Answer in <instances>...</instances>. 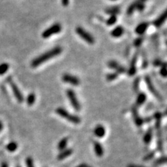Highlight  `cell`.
Wrapping results in <instances>:
<instances>
[{"label":"cell","mask_w":167,"mask_h":167,"mask_svg":"<svg viewBox=\"0 0 167 167\" xmlns=\"http://www.w3.org/2000/svg\"><path fill=\"white\" fill-rule=\"evenodd\" d=\"M61 52H62V48L61 47L57 46L54 47L53 49L47 51V52L41 54L38 57L36 58L34 60H33L32 63H31V66L33 68H36L37 66H40V64L46 62V61L49 60V59L57 57L59 54H60Z\"/></svg>","instance_id":"obj_1"},{"label":"cell","mask_w":167,"mask_h":167,"mask_svg":"<svg viewBox=\"0 0 167 167\" xmlns=\"http://www.w3.org/2000/svg\"><path fill=\"white\" fill-rule=\"evenodd\" d=\"M57 114H59L60 116H61L64 118L66 119L68 121H70V123L73 124H79L80 123L81 119L79 118L77 116L73 115V114H70L69 112H68L66 109L63 108H58L56 110Z\"/></svg>","instance_id":"obj_2"},{"label":"cell","mask_w":167,"mask_h":167,"mask_svg":"<svg viewBox=\"0 0 167 167\" xmlns=\"http://www.w3.org/2000/svg\"><path fill=\"white\" fill-rule=\"evenodd\" d=\"M76 33L87 43L89 44H94L95 43V39L92 35L82 27H77L76 28Z\"/></svg>","instance_id":"obj_3"},{"label":"cell","mask_w":167,"mask_h":167,"mask_svg":"<svg viewBox=\"0 0 167 167\" xmlns=\"http://www.w3.org/2000/svg\"><path fill=\"white\" fill-rule=\"evenodd\" d=\"M66 94L73 108L75 109V110L80 111L81 109L80 104L79 103L78 100H77L75 91L72 90V89H68V90H67L66 91Z\"/></svg>","instance_id":"obj_4"},{"label":"cell","mask_w":167,"mask_h":167,"mask_svg":"<svg viewBox=\"0 0 167 167\" xmlns=\"http://www.w3.org/2000/svg\"><path fill=\"white\" fill-rule=\"evenodd\" d=\"M61 31V26L60 24L56 23L53 24L52 26H51L50 27H49L48 29H46L42 34V36L43 38H47L50 37L51 36L54 34H57V33H59Z\"/></svg>","instance_id":"obj_5"},{"label":"cell","mask_w":167,"mask_h":167,"mask_svg":"<svg viewBox=\"0 0 167 167\" xmlns=\"http://www.w3.org/2000/svg\"><path fill=\"white\" fill-rule=\"evenodd\" d=\"M145 81H146V83L147 84V87L148 89V90L152 94L153 96L155 97L156 98H157L158 100H159V101H162V98H161V96H160V94H159V92L156 90L153 84H152V81H151L150 77L146 76L145 77Z\"/></svg>","instance_id":"obj_6"},{"label":"cell","mask_w":167,"mask_h":167,"mask_svg":"<svg viewBox=\"0 0 167 167\" xmlns=\"http://www.w3.org/2000/svg\"><path fill=\"white\" fill-rule=\"evenodd\" d=\"M8 82H9L10 87H11L12 88V90H13V94L14 95H15V97L17 98V101L20 103H22V102L24 101V98H23V96H22V94H21L20 91L19 90L18 87L15 85V84L14 83L12 80H8Z\"/></svg>","instance_id":"obj_7"},{"label":"cell","mask_w":167,"mask_h":167,"mask_svg":"<svg viewBox=\"0 0 167 167\" xmlns=\"http://www.w3.org/2000/svg\"><path fill=\"white\" fill-rule=\"evenodd\" d=\"M63 81L66 83H69L73 86H78L80 84V80L77 77L70 75V74H65L62 77Z\"/></svg>","instance_id":"obj_8"},{"label":"cell","mask_w":167,"mask_h":167,"mask_svg":"<svg viewBox=\"0 0 167 167\" xmlns=\"http://www.w3.org/2000/svg\"><path fill=\"white\" fill-rule=\"evenodd\" d=\"M107 65H108V66L110 68L115 70L118 74L125 73L126 71L125 68L123 66H122L121 65L119 64L118 63H117L116 61H109Z\"/></svg>","instance_id":"obj_9"},{"label":"cell","mask_w":167,"mask_h":167,"mask_svg":"<svg viewBox=\"0 0 167 167\" xmlns=\"http://www.w3.org/2000/svg\"><path fill=\"white\" fill-rule=\"evenodd\" d=\"M167 19V9H166L162 13L159 15V17L157 19H156L154 21L153 24L156 27H159L164 24V22Z\"/></svg>","instance_id":"obj_10"},{"label":"cell","mask_w":167,"mask_h":167,"mask_svg":"<svg viewBox=\"0 0 167 167\" xmlns=\"http://www.w3.org/2000/svg\"><path fill=\"white\" fill-rule=\"evenodd\" d=\"M137 54H135L132 58L130 64V67L129 70H128V75L130 76H133L136 74L137 72Z\"/></svg>","instance_id":"obj_11"},{"label":"cell","mask_w":167,"mask_h":167,"mask_svg":"<svg viewBox=\"0 0 167 167\" xmlns=\"http://www.w3.org/2000/svg\"><path fill=\"white\" fill-rule=\"evenodd\" d=\"M132 114H133V117H134V120L135 123L137 126L141 125L143 123V120L140 117V116L139 115L138 112H137V107H134L132 109Z\"/></svg>","instance_id":"obj_12"},{"label":"cell","mask_w":167,"mask_h":167,"mask_svg":"<svg viewBox=\"0 0 167 167\" xmlns=\"http://www.w3.org/2000/svg\"><path fill=\"white\" fill-rule=\"evenodd\" d=\"M148 27V23H147V22H142V23L139 24L137 26L136 29H135V31H136L137 34L142 35L146 32Z\"/></svg>","instance_id":"obj_13"},{"label":"cell","mask_w":167,"mask_h":167,"mask_svg":"<svg viewBox=\"0 0 167 167\" xmlns=\"http://www.w3.org/2000/svg\"><path fill=\"white\" fill-rule=\"evenodd\" d=\"M94 132L96 137L101 138V137H103L105 135V129L103 125H98L95 128Z\"/></svg>","instance_id":"obj_14"},{"label":"cell","mask_w":167,"mask_h":167,"mask_svg":"<svg viewBox=\"0 0 167 167\" xmlns=\"http://www.w3.org/2000/svg\"><path fill=\"white\" fill-rule=\"evenodd\" d=\"M146 1L147 0H137V1H135L134 2L132 3L130 6H129V8H128L127 13L128 15H131V14L134 12V10L135 9H137V7L138 6L140 3H144V2Z\"/></svg>","instance_id":"obj_15"},{"label":"cell","mask_w":167,"mask_h":167,"mask_svg":"<svg viewBox=\"0 0 167 167\" xmlns=\"http://www.w3.org/2000/svg\"><path fill=\"white\" fill-rule=\"evenodd\" d=\"M94 149L96 155H97L98 157H102V156L104 154L103 148L100 143H98L97 141L94 142Z\"/></svg>","instance_id":"obj_16"},{"label":"cell","mask_w":167,"mask_h":167,"mask_svg":"<svg viewBox=\"0 0 167 167\" xmlns=\"http://www.w3.org/2000/svg\"><path fill=\"white\" fill-rule=\"evenodd\" d=\"M124 33V29L121 26H118V27H116L115 29H113V31H112L111 34L112 36L114 37V38H118V37H121L123 34Z\"/></svg>","instance_id":"obj_17"},{"label":"cell","mask_w":167,"mask_h":167,"mask_svg":"<svg viewBox=\"0 0 167 167\" xmlns=\"http://www.w3.org/2000/svg\"><path fill=\"white\" fill-rule=\"evenodd\" d=\"M73 150L72 149H66V150H64L61 151L60 153L58 155V159L59 160H62V159H65V158L69 157V156L73 153Z\"/></svg>","instance_id":"obj_18"},{"label":"cell","mask_w":167,"mask_h":167,"mask_svg":"<svg viewBox=\"0 0 167 167\" xmlns=\"http://www.w3.org/2000/svg\"><path fill=\"white\" fill-rule=\"evenodd\" d=\"M152 128H150L148 129V130L146 132V133L145 134V135H144L143 141L146 144L149 143L151 141V139H152Z\"/></svg>","instance_id":"obj_19"},{"label":"cell","mask_w":167,"mask_h":167,"mask_svg":"<svg viewBox=\"0 0 167 167\" xmlns=\"http://www.w3.org/2000/svg\"><path fill=\"white\" fill-rule=\"evenodd\" d=\"M146 100V96L143 93H141L138 95L137 98V106H141V105L145 103Z\"/></svg>","instance_id":"obj_20"},{"label":"cell","mask_w":167,"mask_h":167,"mask_svg":"<svg viewBox=\"0 0 167 167\" xmlns=\"http://www.w3.org/2000/svg\"><path fill=\"white\" fill-rule=\"evenodd\" d=\"M106 13L107 14H109L111 15H116V14L120 13V8L118 6L112 7V8H109L106 10Z\"/></svg>","instance_id":"obj_21"},{"label":"cell","mask_w":167,"mask_h":167,"mask_svg":"<svg viewBox=\"0 0 167 167\" xmlns=\"http://www.w3.org/2000/svg\"><path fill=\"white\" fill-rule=\"evenodd\" d=\"M68 142V138H64L63 139H61L59 143H58V149L59 150H64L66 148L67 144Z\"/></svg>","instance_id":"obj_22"},{"label":"cell","mask_w":167,"mask_h":167,"mask_svg":"<svg viewBox=\"0 0 167 167\" xmlns=\"http://www.w3.org/2000/svg\"><path fill=\"white\" fill-rule=\"evenodd\" d=\"M17 148V144L15 142H10L7 145L6 149L9 152H14Z\"/></svg>","instance_id":"obj_23"},{"label":"cell","mask_w":167,"mask_h":167,"mask_svg":"<svg viewBox=\"0 0 167 167\" xmlns=\"http://www.w3.org/2000/svg\"><path fill=\"white\" fill-rule=\"evenodd\" d=\"M35 100H36V96L34 94H30L29 95V96L27 97V103L29 106L32 105L34 104Z\"/></svg>","instance_id":"obj_24"},{"label":"cell","mask_w":167,"mask_h":167,"mask_svg":"<svg viewBox=\"0 0 167 167\" xmlns=\"http://www.w3.org/2000/svg\"><path fill=\"white\" fill-rule=\"evenodd\" d=\"M117 20V17L116 15H111V17L107 21V24L109 26H112L116 23Z\"/></svg>","instance_id":"obj_25"},{"label":"cell","mask_w":167,"mask_h":167,"mask_svg":"<svg viewBox=\"0 0 167 167\" xmlns=\"http://www.w3.org/2000/svg\"><path fill=\"white\" fill-rule=\"evenodd\" d=\"M142 58H143V64H142V68H146L148 65V59L146 54V52L143 50L142 51Z\"/></svg>","instance_id":"obj_26"},{"label":"cell","mask_w":167,"mask_h":167,"mask_svg":"<svg viewBox=\"0 0 167 167\" xmlns=\"http://www.w3.org/2000/svg\"><path fill=\"white\" fill-rule=\"evenodd\" d=\"M9 66L8 64H3L0 65V75H3L8 70Z\"/></svg>","instance_id":"obj_27"},{"label":"cell","mask_w":167,"mask_h":167,"mask_svg":"<svg viewBox=\"0 0 167 167\" xmlns=\"http://www.w3.org/2000/svg\"><path fill=\"white\" fill-rule=\"evenodd\" d=\"M118 76V74L117 73H110V74H108V75H107V81H114L116 79H117Z\"/></svg>","instance_id":"obj_28"},{"label":"cell","mask_w":167,"mask_h":167,"mask_svg":"<svg viewBox=\"0 0 167 167\" xmlns=\"http://www.w3.org/2000/svg\"><path fill=\"white\" fill-rule=\"evenodd\" d=\"M160 75L164 77H167V66L164 64H162V66H161L160 70Z\"/></svg>","instance_id":"obj_29"},{"label":"cell","mask_w":167,"mask_h":167,"mask_svg":"<svg viewBox=\"0 0 167 167\" xmlns=\"http://www.w3.org/2000/svg\"><path fill=\"white\" fill-rule=\"evenodd\" d=\"M143 37H139V38H137V39L134 41V45L137 47H140V45H141L142 43H143Z\"/></svg>","instance_id":"obj_30"},{"label":"cell","mask_w":167,"mask_h":167,"mask_svg":"<svg viewBox=\"0 0 167 167\" xmlns=\"http://www.w3.org/2000/svg\"><path fill=\"white\" fill-rule=\"evenodd\" d=\"M139 82H140V79H139V77H137L136 80H134V82L133 88L135 91H138L139 87Z\"/></svg>","instance_id":"obj_31"},{"label":"cell","mask_w":167,"mask_h":167,"mask_svg":"<svg viewBox=\"0 0 167 167\" xmlns=\"http://www.w3.org/2000/svg\"><path fill=\"white\" fill-rule=\"evenodd\" d=\"M26 164H27V167H34L33 160L31 157H28L27 159H26Z\"/></svg>","instance_id":"obj_32"},{"label":"cell","mask_w":167,"mask_h":167,"mask_svg":"<svg viewBox=\"0 0 167 167\" xmlns=\"http://www.w3.org/2000/svg\"><path fill=\"white\" fill-rule=\"evenodd\" d=\"M154 155H155V152H151L149 154H148L146 156H145V157H144V158H143V159L145 161H148V160H150V159H152V158H153V157H154Z\"/></svg>","instance_id":"obj_33"},{"label":"cell","mask_w":167,"mask_h":167,"mask_svg":"<svg viewBox=\"0 0 167 167\" xmlns=\"http://www.w3.org/2000/svg\"><path fill=\"white\" fill-rule=\"evenodd\" d=\"M167 163V157H163L157 161V164H161Z\"/></svg>","instance_id":"obj_34"},{"label":"cell","mask_w":167,"mask_h":167,"mask_svg":"<svg viewBox=\"0 0 167 167\" xmlns=\"http://www.w3.org/2000/svg\"><path fill=\"white\" fill-rule=\"evenodd\" d=\"M144 8H145V6H144L143 3H140V4L137 7V9L138 10H139V11H142V10H143Z\"/></svg>","instance_id":"obj_35"},{"label":"cell","mask_w":167,"mask_h":167,"mask_svg":"<svg viewBox=\"0 0 167 167\" xmlns=\"http://www.w3.org/2000/svg\"><path fill=\"white\" fill-rule=\"evenodd\" d=\"M154 64L155 65V66H162V62H161V61L159 60H155L154 62Z\"/></svg>","instance_id":"obj_36"},{"label":"cell","mask_w":167,"mask_h":167,"mask_svg":"<svg viewBox=\"0 0 167 167\" xmlns=\"http://www.w3.org/2000/svg\"><path fill=\"white\" fill-rule=\"evenodd\" d=\"M62 3L64 6H67L69 3V0H62Z\"/></svg>","instance_id":"obj_37"},{"label":"cell","mask_w":167,"mask_h":167,"mask_svg":"<svg viewBox=\"0 0 167 167\" xmlns=\"http://www.w3.org/2000/svg\"><path fill=\"white\" fill-rule=\"evenodd\" d=\"M127 167H144V166H140V165H136V164H130V165H128Z\"/></svg>","instance_id":"obj_38"},{"label":"cell","mask_w":167,"mask_h":167,"mask_svg":"<svg viewBox=\"0 0 167 167\" xmlns=\"http://www.w3.org/2000/svg\"><path fill=\"white\" fill-rule=\"evenodd\" d=\"M88 166L87 164H81L80 165V166H78L77 167H87Z\"/></svg>","instance_id":"obj_39"},{"label":"cell","mask_w":167,"mask_h":167,"mask_svg":"<svg viewBox=\"0 0 167 167\" xmlns=\"http://www.w3.org/2000/svg\"><path fill=\"white\" fill-rule=\"evenodd\" d=\"M1 167H8V165H7L6 163H2V164H1Z\"/></svg>","instance_id":"obj_40"},{"label":"cell","mask_w":167,"mask_h":167,"mask_svg":"<svg viewBox=\"0 0 167 167\" xmlns=\"http://www.w3.org/2000/svg\"><path fill=\"white\" fill-rule=\"evenodd\" d=\"M2 128H3V124L1 123V122H0V132L2 130Z\"/></svg>","instance_id":"obj_41"},{"label":"cell","mask_w":167,"mask_h":167,"mask_svg":"<svg viewBox=\"0 0 167 167\" xmlns=\"http://www.w3.org/2000/svg\"><path fill=\"white\" fill-rule=\"evenodd\" d=\"M165 115H167V109L166 110V112H165V113H164Z\"/></svg>","instance_id":"obj_42"},{"label":"cell","mask_w":167,"mask_h":167,"mask_svg":"<svg viewBox=\"0 0 167 167\" xmlns=\"http://www.w3.org/2000/svg\"><path fill=\"white\" fill-rule=\"evenodd\" d=\"M111 1H116V0H111Z\"/></svg>","instance_id":"obj_43"},{"label":"cell","mask_w":167,"mask_h":167,"mask_svg":"<svg viewBox=\"0 0 167 167\" xmlns=\"http://www.w3.org/2000/svg\"><path fill=\"white\" fill-rule=\"evenodd\" d=\"M17 167H20V166H17Z\"/></svg>","instance_id":"obj_44"},{"label":"cell","mask_w":167,"mask_h":167,"mask_svg":"<svg viewBox=\"0 0 167 167\" xmlns=\"http://www.w3.org/2000/svg\"><path fill=\"white\" fill-rule=\"evenodd\" d=\"M87 167H91V166H87Z\"/></svg>","instance_id":"obj_45"}]
</instances>
